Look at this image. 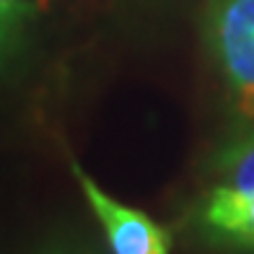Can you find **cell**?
<instances>
[{"label":"cell","instance_id":"1","mask_svg":"<svg viewBox=\"0 0 254 254\" xmlns=\"http://www.w3.org/2000/svg\"><path fill=\"white\" fill-rule=\"evenodd\" d=\"M207 42L231 109L254 130V0H215L207 16Z\"/></svg>","mask_w":254,"mask_h":254},{"label":"cell","instance_id":"2","mask_svg":"<svg viewBox=\"0 0 254 254\" xmlns=\"http://www.w3.org/2000/svg\"><path fill=\"white\" fill-rule=\"evenodd\" d=\"M70 171L91 213L104 228L112 254H171V234L161 223L137 207L112 197L104 187H99L96 179L80 169L78 161H70Z\"/></svg>","mask_w":254,"mask_h":254},{"label":"cell","instance_id":"3","mask_svg":"<svg viewBox=\"0 0 254 254\" xmlns=\"http://www.w3.org/2000/svg\"><path fill=\"white\" fill-rule=\"evenodd\" d=\"M200 228L215 244L254 254V190L218 182L200 205Z\"/></svg>","mask_w":254,"mask_h":254},{"label":"cell","instance_id":"4","mask_svg":"<svg viewBox=\"0 0 254 254\" xmlns=\"http://www.w3.org/2000/svg\"><path fill=\"white\" fill-rule=\"evenodd\" d=\"M213 174L221 184L254 190V130L244 127L215 153Z\"/></svg>","mask_w":254,"mask_h":254},{"label":"cell","instance_id":"5","mask_svg":"<svg viewBox=\"0 0 254 254\" xmlns=\"http://www.w3.org/2000/svg\"><path fill=\"white\" fill-rule=\"evenodd\" d=\"M34 13V8L29 3L21 5H10V8H0V63L8 57V52L13 50L16 39L24 31L26 18Z\"/></svg>","mask_w":254,"mask_h":254},{"label":"cell","instance_id":"6","mask_svg":"<svg viewBox=\"0 0 254 254\" xmlns=\"http://www.w3.org/2000/svg\"><path fill=\"white\" fill-rule=\"evenodd\" d=\"M39 254H96L94 249H88L78 241H65V239H55L47 247H42Z\"/></svg>","mask_w":254,"mask_h":254},{"label":"cell","instance_id":"7","mask_svg":"<svg viewBox=\"0 0 254 254\" xmlns=\"http://www.w3.org/2000/svg\"><path fill=\"white\" fill-rule=\"evenodd\" d=\"M26 0H0V8H10V5H21Z\"/></svg>","mask_w":254,"mask_h":254}]
</instances>
